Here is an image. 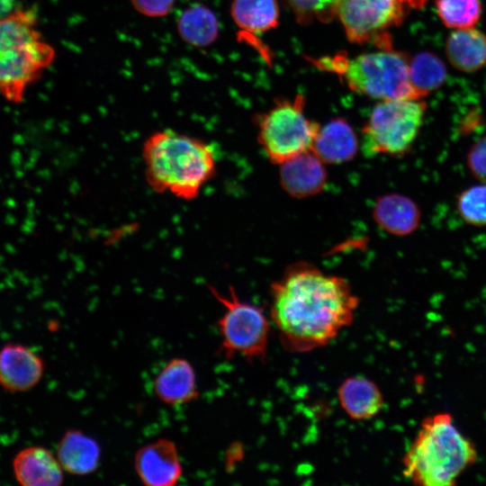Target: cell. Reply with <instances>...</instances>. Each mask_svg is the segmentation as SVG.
Returning a JSON list of instances; mask_svg holds the SVG:
<instances>
[{"mask_svg": "<svg viewBox=\"0 0 486 486\" xmlns=\"http://www.w3.org/2000/svg\"><path fill=\"white\" fill-rule=\"evenodd\" d=\"M208 288L223 308L216 321L220 335L218 354L226 360L239 356L248 362L266 361L271 322L262 308L241 300L232 286L228 294L212 285Z\"/></svg>", "mask_w": 486, "mask_h": 486, "instance_id": "obj_5", "label": "cell"}, {"mask_svg": "<svg viewBox=\"0 0 486 486\" xmlns=\"http://www.w3.org/2000/svg\"><path fill=\"white\" fill-rule=\"evenodd\" d=\"M270 317L283 347L307 353L328 345L354 320L359 299L348 282L295 263L270 287Z\"/></svg>", "mask_w": 486, "mask_h": 486, "instance_id": "obj_1", "label": "cell"}, {"mask_svg": "<svg viewBox=\"0 0 486 486\" xmlns=\"http://www.w3.org/2000/svg\"><path fill=\"white\" fill-rule=\"evenodd\" d=\"M324 162L310 149L280 164L284 190L295 198L320 193L327 182Z\"/></svg>", "mask_w": 486, "mask_h": 486, "instance_id": "obj_14", "label": "cell"}, {"mask_svg": "<svg viewBox=\"0 0 486 486\" xmlns=\"http://www.w3.org/2000/svg\"><path fill=\"white\" fill-rule=\"evenodd\" d=\"M338 398L342 410L354 420L373 418L384 406L380 388L364 376L345 379L338 389Z\"/></svg>", "mask_w": 486, "mask_h": 486, "instance_id": "obj_16", "label": "cell"}, {"mask_svg": "<svg viewBox=\"0 0 486 486\" xmlns=\"http://www.w3.org/2000/svg\"><path fill=\"white\" fill-rule=\"evenodd\" d=\"M40 37L32 8H18L0 17V53Z\"/></svg>", "mask_w": 486, "mask_h": 486, "instance_id": "obj_21", "label": "cell"}, {"mask_svg": "<svg viewBox=\"0 0 486 486\" xmlns=\"http://www.w3.org/2000/svg\"><path fill=\"white\" fill-rule=\"evenodd\" d=\"M45 373L44 359L32 348L8 342L0 348V387L10 393L35 388Z\"/></svg>", "mask_w": 486, "mask_h": 486, "instance_id": "obj_11", "label": "cell"}, {"mask_svg": "<svg viewBox=\"0 0 486 486\" xmlns=\"http://www.w3.org/2000/svg\"><path fill=\"white\" fill-rule=\"evenodd\" d=\"M141 154L148 186L184 201L195 199L216 171L211 145L172 130L150 134Z\"/></svg>", "mask_w": 486, "mask_h": 486, "instance_id": "obj_2", "label": "cell"}, {"mask_svg": "<svg viewBox=\"0 0 486 486\" xmlns=\"http://www.w3.org/2000/svg\"><path fill=\"white\" fill-rule=\"evenodd\" d=\"M466 166L479 182H486V135L478 139L466 154Z\"/></svg>", "mask_w": 486, "mask_h": 486, "instance_id": "obj_27", "label": "cell"}, {"mask_svg": "<svg viewBox=\"0 0 486 486\" xmlns=\"http://www.w3.org/2000/svg\"><path fill=\"white\" fill-rule=\"evenodd\" d=\"M231 14L241 40L254 46L256 36L274 28L279 18L276 0H234Z\"/></svg>", "mask_w": 486, "mask_h": 486, "instance_id": "obj_19", "label": "cell"}, {"mask_svg": "<svg viewBox=\"0 0 486 486\" xmlns=\"http://www.w3.org/2000/svg\"><path fill=\"white\" fill-rule=\"evenodd\" d=\"M446 76L444 63L432 53H418L410 60V82L423 98L441 86Z\"/></svg>", "mask_w": 486, "mask_h": 486, "instance_id": "obj_23", "label": "cell"}, {"mask_svg": "<svg viewBox=\"0 0 486 486\" xmlns=\"http://www.w3.org/2000/svg\"><path fill=\"white\" fill-rule=\"evenodd\" d=\"M258 142L270 161L283 162L312 148L320 126L304 112L302 95L280 100L257 119Z\"/></svg>", "mask_w": 486, "mask_h": 486, "instance_id": "obj_7", "label": "cell"}, {"mask_svg": "<svg viewBox=\"0 0 486 486\" xmlns=\"http://www.w3.org/2000/svg\"><path fill=\"white\" fill-rule=\"evenodd\" d=\"M184 40L194 46H206L218 35V22L213 13L201 5L185 10L178 22Z\"/></svg>", "mask_w": 486, "mask_h": 486, "instance_id": "obj_22", "label": "cell"}, {"mask_svg": "<svg viewBox=\"0 0 486 486\" xmlns=\"http://www.w3.org/2000/svg\"><path fill=\"white\" fill-rule=\"evenodd\" d=\"M427 103L423 99L380 101L362 131L364 155L400 157L412 148L423 125Z\"/></svg>", "mask_w": 486, "mask_h": 486, "instance_id": "obj_6", "label": "cell"}, {"mask_svg": "<svg viewBox=\"0 0 486 486\" xmlns=\"http://www.w3.org/2000/svg\"><path fill=\"white\" fill-rule=\"evenodd\" d=\"M300 22H328L338 14L343 0H286Z\"/></svg>", "mask_w": 486, "mask_h": 486, "instance_id": "obj_26", "label": "cell"}, {"mask_svg": "<svg viewBox=\"0 0 486 486\" xmlns=\"http://www.w3.org/2000/svg\"><path fill=\"white\" fill-rule=\"evenodd\" d=\"M152 386L158 400L166 405L179 406L199 398L195 370L183 357L168 360L156 374Z\"/></svg>", "mask_w": 486, "mask_h": 486, "instance_id": "obj_13", "label": "cell"}, {"mask_svg": "<svg viewBox=\"0 0 486 486\" xmlns=\"http://www.w3.org/2000/svg\"><path fill=\"white\" fill-rule=\"evenodd\" d=\"M55 56L54 48L42 37L0 53V96L12 104L22 103Z\"/></svg>", "mask_w": 486, "mask_h": 486, "instance_id": "obj_9", "label": "cell"}, {"mask_svg": "<svg viewBox=\"0 0 486 486\" xmlns=\"http://www.w3.org/2000/svg\"><path fill=\"white\" fill-rule=\"evenodd\" d=\"M102 449L93 436L80 429H68L60 437L56 455L64 472L85 476L94 472L101 461Z\"/></svg>", "mask_w": 486, "mask_h": 486, "instance_id": "obj_15", "label": "cell"}, {"mask_svg": "<svg viewBox=\"0 0 486 486\" xmlns=\"http://www.w3.org/2000/svg\"><path fill=\"white\" fill-rule=\"evenodd\" d=\"M358 149L356 135L344 119H335L320 127L311 150L327 164L351 160Z\"/></svg>", "mask_w": 486, "mask_h": 486, "instance_id": "obj_18", "label": "cell"}, {"mask_svg": "<svg viewBox=\"0 0 486 486\" xmlns=\"http://www.w3.org/2000/svg\"><path fill=\"white\" fill-rule=\"evenodd\" d=\"M373 214L382 230L395 236L412 234L421 221L418 205L411 198L399 194H389L378 198Z\"/></svg>", "mask_w": 486, "mask_h": 486, "instance_id": "obj_17", "label": "cell"}, {"mask_svg": "<svg viewBox=\"0 0 486 486\" xmlns=\"http://www.w3.org/2000/svg\"><path fill=\"white\" fill-rule=\"evenodd\" d=\"M135 472L147 486H173L183 475L176 445L168 438H158L140 447L133 458Z\"/></svg>", "mask_w": 486, "mask_h": 486, "instance_id": "obj_10", "label": "cell"}, {"mask_svg": "<svg viewBox=\"0 0 486 486\" xmlns=\"http://www.w3.org/2000/svg\"><path fill=\"white\" fill-rule=\"evenodd\" d=\"M411 8L421 9L428 2V0H407Z\"/></svg>", "mask_w": 486, "mask_h": 486, "instance_id": "obj_29", "label": "cell"}, {"mask_svg": "<svg viewBox=\"0 0 486 486\" xmlns=\"http://www.w3.org/2000/svg\"><path fill=\"white\" fill-rule=\"evenodd\" d=\"M410 7L407 0H343L337 16L350 41L382 48L392 46L385 32L403 22Z\"/></svg>", "mask_w": 486, "mask_h": 486, "instance_id": "obj_8", "label": "cell"}, {"mask_svg": "<svg viewBox=\"0 0 486 486\" xmlns=\"http://www.w3.org/2000/svg\"><path fill=\"white\" fill-rule=\"evenodd\" d=\"M478 458L474 444L454 424L447 412L428 416L406 450L404 476L422 486H451Z\"/></svg>", "mask_w": 486, "mask_h": 486, "instance_id": "obj_3", "label": "cell"}, {"mask_svg": "<svg viewBox=\"0 0 486 486\" xmlns=\"http://www.w3.org/2000/svg\"><path fill=\"white\" fill-rule=\"evenodd\" d=\"M456 210L461 219L473 227L486 226V182L471 185L456 196Z\"/></svg>", "mask_w": 486, "mask_h": 486, "instance_id": "obj_25", "label": "cell"}, {"mask_svg": "<svg viewBox=\"0 0 486 486\" xmlns=\"http://www.w3.org/2000/svg\"><path fill=\"white\" fill-rule=\"evenodd\" d=\"M14 476L22 486H59L64 470L57 455L42 446L20 449L12 460Z\"/></svg>", "mask_w": 486, "mask_h": 486, "instance_id": "obj_12", "label": "cell"}, {"mask_svg": "<svg viewBox=\"0 0 486 486\" xmlns=\"http://www.w3.org/2000/svg\"><path fill=\"white\" fill-rule=\"evenodd\" d=\"M436 10L442 23L459 30L474 27L481 19L480 0H436Z\"/></svg>", "mask_w": 486, "mask_h": 486, "instance_id": "obj_24", "label": "cell"}, {"mask_svg": "<svg viewBox=\"0 0 486 486\" xmlns=\"http://www.w3.org/2000/svg\"><path fill=\"white\" fill-rule=\"evenodd\" d=\"M446 53L456 69L477 71L486 65V35L474 27L454 30L446 40Z\"/></svg>", "mask_w": 486, "mask_h": 486, "instance_id": "obj_20", "label": "cell"}, {"mask_svg": "<svg viewBox=\"0 0 486 486\" xmlns=\"http://www.w3.org/2000/svg\"><path fill=\"white\" fill-rule=\"evenodd\" d=\"M410 60L390 46L354 58L325 57L314 63L338 75L351 90L380 101L423 99L410 82Z\"/></svg>", "mask_w": 486, "mask_h": 486, "instance_id": "obj_4", "label": "cell"}, {"mask_svg": "<svg viewBox=\"0 0 486 486\" xmlns=\"http://www.w3.org/2000/svg\"><path fill=\"white\" fill-rule=\"evenodd\" d=\"M135 8L150 17L164 16L172 9L175 0H131Z\"/></svg>", "mask_w": 486, "mask_h": 486, "instance_id": "obj_28", "label": "cell"}]
</instances>
